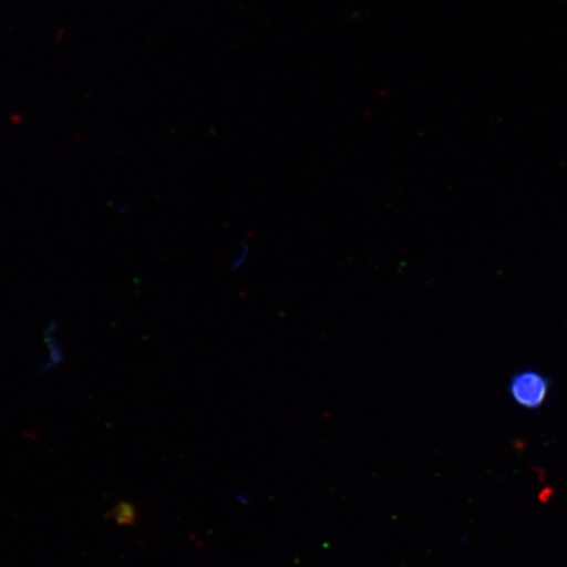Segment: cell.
Masks as SVG:
<instances>
[{
    "instance_id": "obj_1",
    "label": "cell",
    "mask_w": 567,
    "mask_h": 567,
    "mask_svg": "<svg viewBox=\"0 0 567 567\" xmlns=\"http://www.w3.org/2000/svg\"><path fill=\"white\" fill-rule=\"evenodd\" d=\"M549 392L548 380L535 371H526L514 375L509 382V393L517 405L535 410L543 405Z\"/></svg>"
},
{
    "instance_id": "obj_2",
    "label": "cell",
    "mask_w": 567,
    "mask_h": 567,
    "mask_svg": "<svg viewBox=\"0 0 567 567\" xmlns=\"http://www.w3.org/2000/svg\"><path fill=\"white\" fill-rule=\"evenodd\" d=\"M243 250L239 251L238 254V258L236 260H234V264L231 266L233 269H237L239 267H243V265L245 264L247 257H248V247L246 245H243Z\"/></svg>"
}]
</instances>
